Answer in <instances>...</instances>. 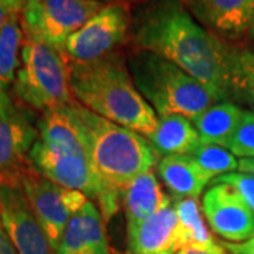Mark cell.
Here are the masks:
<instances>
[{
  "label": "cell",
  "instance_id": "cell-4",
  "mask_svg": "<svg viewBox=\"0 0 254 254\" xmlns=\"http://www.w3.org/2000/svg\"><path fill=\"white\" fill-rule=\"evenodd\" d=\"M71 106L92 164L110 188L122 193L138 175L153 171L158 154L143 134L102 118L76 100Z\"/></svg>",
  "mask_w": 254,
  "mask_h": 254
},
{
  "label": "cell",
  "instance_id": "cell-20",
  "mask_svg": "<svg viewBox=\"0 0 254 254\" xmlns=\"http://www.w3.org/2000/svg\"><path fill=\"white\" fill-rule=\"evenodd\" d=\"M24 31L21 13L10 11L0 30V83L11 86L20 66Z\"/></svg>",
  "mask_w": 254,
  "mask_h": 254
},
{
  "label": "cell",
  "instance_id": "cell-12",
  "mask_svg": "<svg viewBox=\"0 0 254 254\" xmlns=\"http://www.w3.org/2000/svg\"><path fill=\"white\" fill-rule=\"evenodd\" d=\"M193 18L222 40H237L254 27V0H181Z\"/></svg>",
  "mask_w": 254,
  "mask_h": 254
},
{
  "label": "cell",
  "instance_id": "cell-28",
  "mask_svg": "<svg viewBox=\"0 0 254 254\" xmlns=\"http://www.w3.org/2000/svg\"><path fill=\"white\" fill-rule=\"evenodd\" d=\"M0 254H18L16 247L13 245V242L10 240L9 235L4 230L1 216H0Z\"/></svg>",
  "mask_w": 254,
  "mask_h": 254
},
{
  "label": "cell",
  "instance_id": "cell-8",
  "mask_svg": "<svg viewBox=\"0 0 254 254\" xmlns=\"http://www.w3.org/2000/svg\"><path fill=\"white\" fill-rule=\"evenodd\" d=\"M131 14L123 1L108 3L69 37L64 53L69 63H91L116 53L130 37Z\"/></svg>",
  "mask_w": 254,
  "mask_h": 254
},
{
  "label": "cell",
  "instance_id": "cell-7",
  "mask_svg": "<svg viewBox=\"0 0 254 254\" xmlns=\"http://www.w3.org/2000/svg\"><path fill=\"white\" fill-rule=\"evenodd\" d=\"M103 6L99 0H38L21 11L24 37L64 51L66 40Z\"/></svg>",
  "mask_w": 254,
  "mask_h": 254
},
{
  "label": "cell",
  "instance_id": "cell-24",
  "mask_svg": "<svg viewBox=\"0 0 254 254\" xmlns=\"http://www.w3.org/2000/svg\"><path fill=\"white\" fill-rule=\"evenodd\" d=\"M225 148L240 158H254V113L243 109V115L235 133L229 138Z\"/></svg>",
  "mask_w": 254,
  "mask_h": 254
},
{
  "label": "cell",
  "instance_id": "cell-1",
  "mask_svg": "<svg viewBox=\"0 0 254 254\" xmlns=\"http://www.w3.org/2000/svg\"><path fill=\"white\" fill-rule=\"evenodd\" d=\"M130 40L137 51L160 55L202 82L218 102L229 100L235 47L199 24L181 0L140 6L131 16Z\"/></svg>",
  "mask_w": 254,
  "mask_h": 254
},
{
  "label": "cell",
  "instance_id": "cell-33",
  "mask_svg": "<svg viewBox=\"0 0 254 254\" xmlns=\"http://www.w3.org/2000/svg\"><path fill=\"white\" fill-rule=\"evenodd\" d=\"M99 1H108V3H116V1H123V3H126V1H133V0H99Z\"/></svg>",
  "mask_w": 254,
  "mask_h": 254
},
{
  "label": "cell",
  "instance_id": "cell-14",
  "mask_svg": "<svg viewBox=\"0 0 254 254\" xmlns=\"http://www.w3.org/2000/svg\"><path fill=\"white\" fill-rule=\"evenodd\" d=\"M180 250L178 216L173 202L145 220L127 225L126 254H177Z\"/></svg>",
  "mask_w": 254,
  "mask_h": 254
},
{
  "label": "cell",
  "instance_id": "cell-19",
  "mask_svg": "<svg viewBox=\"0 0 254 254\" xmlns=\"http://www.w3.org/2000/svg\"><path fill=\"white\" fill-rule=\"evenodd\" d=\"M243 115V109L235 102H218L190 119L200 143L225 147L235 133Z\"/></svg>",
  "mask_w": 254,
  "mask_h": 254
},
{
  "label": "cell",
  "instance_id": "cell-25",
  "mask_svg": "<svg viewBox=\"0 0 254 254\" xmlns=\"http://www.w3.org/2000/svg\"><path fill=\"white\" fill-rule=\"evenodd\" d=\"M212 184H223L233 188L254 215V177L245 173H229L215 178Z\"/></svg>",
  "mask_w": 254,
  "mask_h": 254
},
{
  "label": "cell",
  "instance_id": "cell-18",
  "mask_svg": "<svg viewBox=\"0 0 254 254\" xmlns=\"http://www.w3.org/2000/svg\"><path fill=\"white\" fill-rule=\"evenodd\" d=\"M157 118L154 131L145 138L158 155H190L200 144V138L195 127L192 126L190 119L180 115H165Z\"/></svg>",
  "mask_w": 254,
  "mask_h": 254
},
{
  "label": "cell",
  "instance_id": "cell-6",
  "mask_svg": "<svg viewBox=\"0 0 254 254\" xmlns=\"http://www.w3.org/2000/svg\"><path fill=\"white\" fill-rule=\"evenodd\" d=\"M13 93L30 109L41 113L75 102L69 60L65 53L40 41L26 40Z\"/></svg>",
  "mask_w": 254,
  "mask_h": 254
},
{
  "label": "cell",
  "instance_id": "cell-17",
  "mask_svg": "<svg viewBox=\"0 0 254 254\" xmlns=\"http://www.w3.org/2000/svg\"><path fill=\"white\" fill-rule=\"evenodd\" d=\"M173 200L165 195L153 171L138 175L122 192L127 225L138 223L168 206Z\"/></svg>",
  "mask_w": 254,
  "mask_h": 254
},
{
  "label": "cell",
  "instance_id": "cell-29",
  "mask_svg": "<svg viewBox=\"0 0 254 254\" xmlns=\"http://www.w3.org/2000/svg\"><path fill=\"white\" fill-rule=\"evenodd\" d=\"M239 170L240 173L249 174L254 177V158L249 157V158H240L239 160Z\"/></svg>",
  "mask_w": 254,
  "mask_h": 254
},
{
  "label": "cell",
  "instance_id": "cell-5",
  "mask_svg": "<svg viewBox=\"0 0 254 254\" xmlns=\"http://www.w3.org/2000/svg\"><path fill=\"white\" fill-rule=\"evenodd\" d=\"M127 65L136 88L157 116L180 115L193 119L218 103L208 86L160 55L136 50Z\"/></svg>",
  "mask_w": 254,
  "mask_h": 254
},
{
  "label": "cell",
  "instance_id": "cell-26",
  "mask_svg": "<svg viewBox=\"0 0 254 254\" xmlns=\"http://www.w3.org/2000/svg\"><path fill=\"white\" fill-rule=\"evenodd\" d=\"M223 249L232 254H254V237L242 243L223 242Z\"/></svg>",
  "mask_w": 254,
  "mask_h": 254
},
{
  "label": "cell",
  "instance_id": "cell-3",
  "mask_svg": "<svg viewBox=\"0 0 254 254\" xmlns=\"http://www.w3.org/2000/svg\"><path fill=\"white\" fill-rule=\"evenodd\" d=\"M69 71L73 98L83 108L144 137L154 131L157 113L136 88L123 55L69 63Z\"/></svg>",
  "mask_w": 254,
  "mask_h": 254
},
{
  "label": "cell",
  "instance_id": "cell-23",
  "mask_svg": "<svg viewBox=\"0 0 254 254\" xmlns=\"http://www.w3.org/2000/svg\"><path fill=\"white\" fill-rule=\"evenodd\" d=\"M190 155L213 180L220 175L235 173L236 170H239V161L236 155L232 154L222 145L200 143Z\"/></svg>",
  "mask_w": 254,
  "mask_h": 254
},
{
  "label": "cell",
  "instance_id": "cell-15",
  "mask_svg": "<svg viewBox=\"0 0 254 254\" xmlns=\"http://www.w3.org/2000/svg\"><path fill=\"white\" fill-rule=\"evenodd\" d=\"M99 208L88 200L66 225L55 254H110Z\"/></svg>",
  "mask_w": 254,
  "mask_h": 254
},
{
  "label": "cell",
  "instance_id": "cell-2",
  "mask_svg": "<svg viewBox=\"0 0 254 254\" xmlns=\"http://www.w3.org/2000/svg\"><path fill=\"white\" fill-rule=\"evenodd\" d=\"M72 103L47 110L38 119L28 167L58 185L82 192L99 208L103 219L109 220L122 205V193L96 173Z\"/></svg>",
  "mask_w": 254,
  "mask_h": 254
},
{
  "label": "cell",
  "instance_id": "cell-10",
  "mask_svg": "<svg viewBox=\"0 0 254 254\" xmlns=\"http://www.w3.org/2000/svg\"><path fill=\"white\" fill-rule=\"evenodd\" d=\"M0 216L18 254H55L20 181L0 182Z\"/></svg>",
  "mask_w": 254,
  "mask_h": 254
},
{
  "label": "cell",
  "instance_id": "cell-30",
  "mask_svg": "<svg viewBox=\"0 0 254 254\" xmlns=\"http://www.w3.org/2000/svg\"><path fill=\"white\" fill-rule=\"evenodd\" d=\"M36 1H38V0H13L11 10L13 11H17V13H21L26 7H28L33 3H36Z\"/></svg>",
  "mask_w": 254,
  "mask_h": 254
},
{
  "label": "cell",
  "instance_id": "cell-11",
  "mask_svg": "<svg viewBox=\"0 0 254 254\" xmlns=\"http://www.w3.org/2000/svg\"><path fill=\"white\" fill-rule=\"evenodd\" d=\"M202 212L212 230L230 243L254 237V215L233 188L215 184L205 192Z\"/></svg>",
  "mask_w": 254,
  "mask_h": 254
},
{
  "label": "cell",
  "instance_id": "cell-35",
  "mask_svg": "<svg viewBox=\"0 0 254 254\" xmlns=\"http://www.w3.org/2000/svg\"><path fill=\"white\" fill-rule=\"evenodd\" d=\"M116 254H118V253H116Z\"/></svg>",
  "mask_w": 254,
  "mask_h": 254
},
{
  "label": "cell",
  "instance_id": "cell-27",
  "mask_svg": "<svg viewBox=\"0 0 254 254\" xmlns=\"http://www.w3.org/2000/svg\"><path fill=\"white\" fill-rule=\"evenodd\" d=\"M177 254H226L223 246H210V247H185L180 250Z\"/></svg>",
  "mask_w": 254,
  "mask_h": 254
},
{
  "label": "cell",
  "instance_id": "cell-34",
  "mask_svg": "<svg viewBox=\"0 0 254 254\" xmlns=\"http://www.w3.org/2000/svg\"><path fill=\"white\" fill-rule=\"evenodd\" d=\"M250 37H252V38L254 40V27L252 28V31H250Z\"/></svg>",
  "mask_w": 254,
  "mask_h": 254
},
{
  "label": "cell",
  "instance_id": "cell-13",
  "mask_svg": "<svg viewBox=\"0 0 254 254\" xmlns=\"http://www.w3.org/2000/svg\"><path fill=\"white\" fill-rule=\"evenodd\" d=\"M37 138V126L21 108L0 116V182L20 181L28 168V153Z\"/></svg>",
  "mask_w": 254,
  "mask_h": 254
},
{
  "label": "cell",
  "instance_id": "cell-22",
  "mask_svg": "<svg viewBox=\"0 0 254 254\" xmlns=\"http://www.w3.org/2000/svg\"><path fill=\"white\" fill-rule=\"evenodd\" d=\"M229 100L243 103L254 113V51L235 48L230 71Z\"/></svg>",
  "mask_w": 254,
  "mask_h": 254
},
{
  "label": "cell",
  "instance_id": "cell-16",
  "mask_svg": "<svg viewBox=\"0 0 254 254\" xmlns=\"http://www.w3.org/2000/svg\"><path fill=\"white\" fill-rule=\"evenodd\" d=\"M157 171L174 198L198 199L205 187L213 181L190 155L173 154L163 157L157 164Z\"/></svg>",
  "mask_w": 254,
  "mask_h": 254
},
{
  "label": "cell",
  "instance_id": "cell-31",
  "mask_svg": "<svg viewBox=\"0 0 254 254\" xmlns=\"http://www.w3.org/2000/svg\"><path fill=\"white\" fill-rule=\"evenodd\" d=\"M9 13L10 10L4 4H0V30H1V26H3V23H4V20H6Z\"/></svg>",
  "mask_w": 254,
  "mask_h": 254
},
{
  "label": "cell",
  "instance_id": "cell-9",
  "mask_svg": "<svg viewBox=\"0 0 254 254\" xmlns=\"http://www.w3.org/2000/svg\"><path fill=\"white\" fill-rule=\"evenodd\" d=\"M20 184L54 252H57L66 225L89 199L79 190L58 185L30 167L20 177Z\"/></svg>",
  "mask_w": 254,
  "mask_h": 254
},
{
  "label": "cell",
  "instance_id": "cell-32",
  "mask_svg": "<svg viewBox=\"0 0 254 254\" xmlns=\"http://www.w3.org/2000/svg\"><path fill=\"white\" fill-rule=\"evenodd\" d=\"M0 4H4L7 9L10 10V11H13L11 10V4H13V0H0Z\"/></svg>",
  "mask_w": 254,
  "mask_h": 254
},
{
  "label": "cell",
  "instance_id": "cell-21",
  "mask_svg": "<svg viewBox=\"0 0 254 254\" xmlns=\"http://www.w3.org/2000/svg\"><path fill=\"white\" fill-rule=\"evenodd\" d=\"M173 205L178 216L180 246L185 247H210L218 245L203 223L199 203L195 198H174Z\"/></svg>",
  "mask_w": 254,
  "mask_h": 254
}]
</instances>
